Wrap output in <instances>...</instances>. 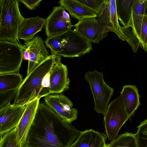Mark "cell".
<instances>
[{"label": "cell", "mask_w": 147, "mask_h": 147, "mask_svg": "<svg viewBox=\"0 0 147 147\" xmlns=\"http://www.w3.org/2000/svg\"><path fill=\"white\" fill-rule=\"evenodd\" d=\"M46 21V19L38 16L25 18L19 30V39L26 42L31 40L41 30Z\"/></svg>", "instance_id": "e0dca14e"}, {"label": "cell", "mask_w": 147, "mask_h": 147, "mask_svg": "<svg viewBox=\"0 0 147 147\" xmlns=\"http://www.w3.org/2000/svg\"><path fill=\"white\" fill-rule=\"evenodd\" d=\"M61 51L57 55L65 57H81L92 50L91 42L79 34L75 29L61 34Z\"/></svg>", "instance_id": "ba28073f"}, {"label": "cell", "mask_w": 147, "mask_h": 147, "mask_svg": "<svg viewBox=\"0 0 147 147\" xmlns=\"http://www.w3.org/2000/svg\"><path fill=\"white\" fill-rule=\"evenodd\" d=\"M120 94L126 111L130 117L140 105L138 89L134 85H125L123 87Z\"/></svg>", "instance_id": "d6986e66"}, {"label": "cell", "mask_w": 147, "mask_h": 147, "mask_svg": "<svg viewBox=\"0 0 147 147\" xmlns=\"http://www.w3.org/2000/svg\"><path fill=\"white\" fill-rule=\"evenodd\" d=\"M62 37L61 34L47 36L45 43L46 46L51 49V51L56 55L61 51V41Z\"/></svg>", "instance_id": "4316f807"}, {"label": "cell", "mask_w": 147, "mask_h": 147, "mask_svg": "<svg viewBox=\"0 0 147 147\" xmlns=\"http://www.w3.org/2000/svg\"><path fill=\"white\" fill-rule=\"evenodd\" d=\"M106 134L91 129L82 131L71 147H105Z\"/></svg>", "instance_id": "2e32d148"}, {"label": "cell", "mask_w": 147, "mask_h": 147, "mask_svg": "<svg viewBox=\"0 0 147 147\" xmlns=\"http://www.w3.org/2000/svg\"><path fill=\"white\" fill-rule=\"evenodd\" d=\"M119 147V146H116V147Z\"/></svg>", "instance_id": "836d02e7"}, {"label": "cell", "mask_w": 147, "mask_h": 147, "mask_svg": "<svg viewBox=\"0 0 147 147\" xmlns=\"http://www.w3.org/2000/svg\"><path fill=\"white\" fill-rule=\"evenodd\" d=\"M19 1L0 0V41L20 44L18 32L25 18L20 13Z\"/></svg>", "instance_id": "3957f363"}, {"label": "cell", "mask_w": 147, "mask_h": 147, "mask_svg": "<svg viewBox=\"0 0 147 147\" xmlns=\"http://www.w3.org/2000/svg\"><path fill=\"white\" fill-rule=\"evenodd\" d=\"M134 0H116L118 18L123 27L131 26L133 28L132 12Z\"/></svg>", "instance_id": "ffe728a7"}, {"label": "cell", "mask_w": 147, "mask_h": 147, "mask_svg": "<svg viewBox=\"0 0 147 147\" xmlns=\"http://www.w3.org/2000/svg\"><path fill=\"white\" fill-rule=\"evenodd\" d=\"M81 132L40 103L22 147H71Z\"/></svg>", "instance_id": "6da1fadb"}, {"label": "cell", "mask_w": 147, "mask_h": 147, "mask_svg": "<svg viewBox=\"0 0 147 147\" xmlns=\"http://www.w3.org/2000/svg\"><path fill=\"white\" fill-rule=\"evenodd\" d=\"M73 26L88 41L94 43H98L107 36L109 32L105 25L96 18L79 21Z\"/></svg>", "instance_id": "7c38bea8"}, {"label": "cell", "mask_w": 147, "mask_h": 147, "mask_svg": "<svg viewBox=\"0 0 147 147\" xmlns=\"http://www.w3.org/2000/svg\"><path fill=\"white\" fill-rule=\"evenodd\" d=\"M124 40L130 46L133 51L136 53L139 47L142 48V45L140 40L131 26L121 27Z\"/></svg>", "instance_id": "603a6c76"}, {"label": "cell", "mask_w": 147, "mask_h": 147, "mask_svg": "<svg viewBox=\"0 0 147 147\" xmlns=\"http://www.w3.org/2000/svg\"><path fill=\"white\" fill-rule=\"evenodd\" d=\"M84 78L90 85L94 99V110L98 113L104 115L113 94V89L106 83L102 73L96 70L86 72Z\"/></svg>", "instance_id": "277c9868"}, {"label": "cell", "mask_w": 147, "mask_h": 147, "mask_svg": "<svg viewBox=\"0 0 147 147\" xmlns=\"http://www.w3.org/2000/svg\"><path fill=\"white\" fill-rule=\"evenodd\" d=\"M58 3L69 12L72 17L79 21L87 18H96L98 15L77 0H61Z\"/></svg>", "instance_id": "ac0fdd59"}, {"label": "cell", "mask_w": 147, "mask_h": 147, "mask_svg": "<svg viewBox=\"0 0 147 147\" xmlns=\"http://www.w3.org/2000/svg\"><path fill=\"white\" fill-rule=\"evenodd\" d=\"M23 59V45L0 41V74L19 72Z\"/></svg>", "instance_id": "52a82bcc"}, {"label": "cell", "mask_w": 147, "mask_h": 147, "mask_svg": "<svg viewBox=\"0 0 147 147\" xmlns=\"http://www.w3.org/2000/svg\"><path fill=\"white\" fill-rule=\"evenodd\" d=\"M145 14L147 16V3H146V8H145Z\"/></svg>", "instance_id": "1f68e13d"}, {"label": "cell", "mask_w": 147, "mask_h": 147, "mask_svg": "<svg viewBox=\"0 0 147 147\" xmlns=\"http://www.w3.org/2000/svg\"><path fill=\"white\" fill-rule=\"evenodd\" d=\"M139 39L142 48L147 52V16L145 15L142 23Z\"/></svg>", "instance_id": "f1b7e54d"}, {"label": "cell", "mask_w": 147, "mask_h": 147, "mask_svg": "<svg viewBox=\"0 0 147 147\" xmlns=\"http://www.w3.org/2000/svg\"><path fill=\"white\" fill-rule=\"evenodd\" d=\"M40 98L29 101L20 121L16 127L18 144L22 147L35 118Z\"/></svg>", "instance_id": "4fadbf2b"}, {"label": "cell", "mask_w": 147, "mask_h": 147, "mask_svg": "<svg viewBox=\"0 0 147 147\" xmlns=\"http://www.w3.org/2000/svg\"><path fill=\"white\" fill-rule=\"evenodd\" d=\"M19 1L28 9L33 10L40 4L42 0H22Z\"/></svg>", "instance_id": "4dcf8cb0"}, {"label": "cell", "mask_w": 147, "mask_h": 147, "mask_svg": "<svg viewBox=\"0 0 147 147\" xmlns=\"http://www.w3.org/2000/svg\"><path fill=\"white\" fill-rule=\"evenodd\" d=\"M54 59L53 53L37 66L23 80L18 88L14 103L28 102L39 97L42 89V82L45 76L49 72Z\"/></svg>", "instance_id": "7a4b0ae2"}, {"label": "cell", "mask_w": 147, "mask_h": 147, "mask_svg": "<svg viewBox=\"0 0 147 147\" xmlns=\"http://www.w3.org/2000/svg\"><path fill=\"white\" fill-rule=\"evenodd\" d=\"M90 9L99 14L104 6L106 0H77Z\"/></svg>", "instance_id": "83f0119b"}, {"label": "cell", "mask_w": 147, "mask_h": 147, "mask_svg": "<svg viewBox=\"0 0 147 147\" xmlns=\"http://www.w3.org/2000/svg\"><path fill=\"white\" fill-rule=\"evenodd\" d=\"M0 147H21L18 144L16 128L0 137Z\"/></svg>", "instance_id": "d4e9b609"}, {"label": "cell", "mask_w": 147, "mask_h": 147, "mask_svg": "<svg viewBox=\"0 0 147 147\" xmlns=\"http://www.w3.org/2000/svg\"><path fill=\"white\" fill-rule=\"evenodd\" d=\"M17 91L0 93V109L9 103L12 100L15 99Z\"/></svg>", "instance_id": "f546056e"}, {"label": "cell", "mask_w": 147, "mask_h": 147, "mask_svg": "<svg viewBox=\"0 0 147 147\" xmlns=\"http://www.w3.org/2000/svg\"><path fill=\"white\" fill-rule=\"evenodd\" d=\"M135 137L138 147H147V119L138 126Z\"/></svg>", "instance_id": "484cf974"}, {"label": "cell", "mask_w": 147, "mask_h": 147, "mask_svg": "<svg viewBox=\"0 0 147 147\" xmlns=\"http://www.w3.org/2000/svg\"><path fill=\"white\" fill-rule=\"evenodd\" d=\"M111 147H138L135 134L128 132L119 135L109 143Z\"/></svg>", "instance_id": "cb8c5ba5"}, {"label": "cell", "mask_w": 147, "mask_h": 147, "mask_svg": "<svg viewBox=\"0 0 147 147\" xmlns=\"http://www.w3.org/2000/svg\"><path fill=\"white\" fill-rule=\"evenodd\" d=\"M105 147H111L110 146L109 143L107 144Z\"/></svg>", "instance_id": "d6a6232c"}, {"label": "cell", "mask_w": 147, "mask_h": 147, "mask_svg": "<svg viewBox=\"0 0 147 147\" xmlns=\"http://www.w3.org/2000/svg\"><path fill=\"white\" fill-rule=\"evenodd\" d=\"M104 116L105 132L109 140L111 141L117 138L120 129L130 117L121 95L110 102Z\"/></svg>", "instance_id": "5b68a950"}, {"label": "cell", "mask_w": 147, "mask_h": 147, "mask_svg": "<svg viewBox=\"0 0 147 147\" xmlns=\"http://www.w3.org/2000/svg\"><path fill=\"white\" fill-rule=\"evenodd\" d=\"M147 3V0H135L133 7L132 24L135 32L139 39L142 23L145 15V10Z\"/></svg>", "instance_id": "7402d4cb"}, {"label": "cell", "mask_w": 147, "mask_h": 147, "mask_svg": "<svg viewBox=\"0 0 147 147\" xmlns=\"http://www.w3.org/2000/svg\"><path fill=\"white\" fill-rule=\"evenodd\" d=\"M24 45L28 48L29 53L28 76L50 55L45 46L44 41L38 35L26 42Z\"/></svg>", "instance_id": "9a60e30c"}, {"label": "cell", "mask_w": 147, "mask_h": 147, "mask_svg": "<svg viewBox=\"0 0 147 147\" xmlns=\"http://www.w3.org/2000/svg\"><path fill=\"white\" fill-rule=\"evenodd\" d=\"M69 14L61 5L54 7L46 19L45 29L47 36L63 33L73 27Z\"/></svg>", "instance_id": "9c48e42d"}, {"label": "cell", "mask_w": 147, "mask_h": 147, "mask_svg": "<svg viewBox=\"0 0 147 147\" xmlns=\"http://www.w3.org/2000/svg\"><path fill=\"white\" fill-rule=\"evenodd\" d=\"M97 18L107 27L109 32L115 33L121 40L124 39L117 13L116 0H106L103 9Z\"/></svg>", "instance_id": "5bb4252c"}, {"label": "cell", "mask_w": 147, "mask_h": 147, "mask_svg": "<svg viewBox=\"0 0 147 147\" xmlns=\"http://www.w3.org/2000/svg\"><path fill=\"white\" fill-rule=\"evenodd\" d=\"M28 102L10 103L0 109V137L17 126Z\"/></svg>", "instance_id": "30bf717a"}, {"label": "cell", "mask_w": 147, "mask_h": 147, "mask_svg": "<svg viewBox=\"0 0 147 147\" xmlns=\"http://www.w3.org/2000/svg\"><path fill=\"white\" fill-rule=\"evenodd\" d=\"M45 103L69 124L76 119L77 109L73 107L70 99L63 93L51 94L45 97Z\"/></svg>", "instance_id": "8fae6325"}, {"label": "cell", "mask_w": 147, "mask_h": 147, "mask_svg": "<svg viewBox=\"0 0 147 147\" xmlns=\"http://www.w3.org/2000/svg\"><path fill=\"white\" fill-rule=\"evenodd\" d=\"M53 54L54 59L50 71L49 85L47 88H43L40 93L39 98L51 94L62 93L69 89L70 80L69 78L67 66L61 62V56Z\"/></svg>", "instance_id": "8992f818"}, {"label": "cell", "mask_w": 147, "mask_h": 147, "mask_svg": "<svg viewBox=\"0 0 147 147\" xmlns=\"http://www.w3.org/2000/svg\"><path fill=\"white\" fill-rule=\"evenodd\" d=\"M23 80L19 72L0 74V93L17 91Z\"/></svg>", "instance_id": "44dd1931"}]
</instances>
